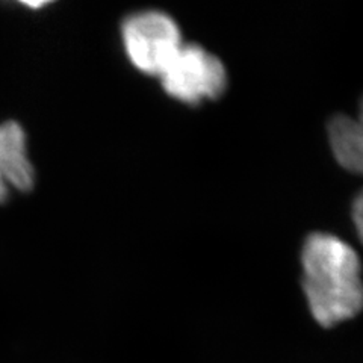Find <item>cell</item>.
<instances>
[{
  "instance_id": "obj_1",
  "label": "cell",
  "mask_w": 363,
  "mask_h": 363,
  "mask_svg": "<svg viewBox=\"0 0 363 363\" xmlns=\"http://www.w3.org/2000/svg\"><path fill=\"white\" fill-rule=\"evenodd\" d=\"M303 288L312 316L323 327H333L363 311L362 267L345 241L313 233L303 248Z\"/></svg>"
},
{
  "instance_id": "obj_2",
  "label": "cell",
  "mask_w": 363,
  "mask_h": 363,
  "mask_svg": "<svg viewBox=\"0 0 363 363\" xmlns=\"http://www.w3.org/2000/svg\"><path fill=\"white\" fill-rule=\"evenodd\" d=\"M123 44L140 72L161 76L182 45L176 21L161 11H143L123 23Z\"/></svg>"
},
{
  "instance_id": "obj_3",
  "label": "cell",
  "mask_w": 363,
  "mask_h": 363,
  "mask_svg": "<svg viewBox=\"0 0 363 363\" xmlns=\"http://www.w3.org/2000/svg\"><path fill=\"white\" fill-rule=\"evenodd\" d=\"M159 77L168 96L188 105L217 99L227 86L223 62L197 44L182 45Z\"/></svg>"
},
{
  "instance_id": "obj_4",
  "label": "cell",
  "mask_w": 363,
  "mask_h": 363,
  "mask_svg": "<svg viewBox=\"0 0 363 363\" xmlns=\"http://www.w3.org/2000/svg\"><path fill=\"white\" fill-rule=\"evenodd\" d=\"M33 182L25 132L16 121L0 124V203L8 199L9 188L29 191Z\"/></svg>"
},
{
  "instance_id": "obj_5",
  "label": "cell",
  "mask_w": 363,
  "mask_h": 363,
  "mask_svg": "<svg viewBox=\"0 0 363 363\" xmlns=\"http://www.w3.org/2000/svg\"><path fill=\"white\" fill-rule=\"evenodd\" d=\"M328 140L336 161L348 172L363 174V100L356 118L336 116L330 121Z\"/></svg>"
},
{
  "instance_id": "obj_6",
  "label": "cell",
  "mask_w": 363,
  "mask_h": 363,
  "mask_svg": "<svg viewBox=\"0 0 363 363\" xmlns=\"http://www.w3.org/2000/svg\"><path fill=\"white\" fill-rule=\"evenodd\" d=\"M353 221L356 225L357 235L363 244V191L356 197L354 206H353Z\"/></svg>"
},
{
  "instance_id": "obj_7",
  "label": "cell",
  "mask_w": 363,
  "mask_h": 363,
  "mask_svg": "<svg viewBox=\"0 0 363 363\" xmlns=\"http://www.w3.org/2000/svg\"><path fill=\"white\" fill-rule=\"evenodd\" d=\"M26 5L30 6V8H41V6L45 5V2H35V4H28V2H26Z\"/></svg>"
}]
</instances>
